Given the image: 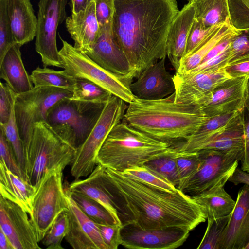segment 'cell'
<instances>
[{
    "label": "cell",
    "mask_w": 249,
    "mask_h": 249,
    "mask_svg": "<svg viewBox=\"0 0 249 249\" xmlns=\"http://www.w3.org/2000/svg\"><path fill=\"white\" fill-rule=\"evenodd\" d=\"M102 176L122 225L130 222L143 229L178 227L191 231L207 218L205 208L178 188L168 191L104 166Z\"/></svg>",
    "instance_id": "1"
},
{
    "label": "cell",
    "mask_w": 249,
    "mask_h": 249,
    "mask_svg": "<svg viewBox=\"0 0 249 249\" xmlns=\"http://www.w3.org/2000/svg\"><path fill=\"white\" fill-rule=\"evenodd\" d=\"M112 33L134 78L167 56L169 28L179 12L176 0H114Z\"/></svg>",
    "instance_id": "2"
},
{
    "label": "cell",
    "mask_w": 249,
    "mask_h": 249,
    "mask_svg": "<svg viewBox=\"0 0 249 249\" xmlns=\"http://www.w3.org/2000/svg\"><path fill=\"white\" fill-rule=\"evenodd\" d=\"M175 93L161 99L135 97L123 120L147 135L175 145L197 132L209 119L202 106L175 102Z\"/></svg>",
    "instance_id": "3"
},
{
    "label": "cell",
    "mask_w": 249,
    "mask_h": 249,
    "mask_svg": "<svg viewBox=\"0 0 249 249\" xmlns=\"http://www.w3.org/2000/svg\"><path fill=\"white\" fill-rule=\"evenodd\" d=\"M176 150L171 144L156 140L123 120L109 133L97 161L105 167L124 172Z\"/></svg>",
    "instance_id": "4"
},
{
    "label": "cell",
    "mask_w": 249,
    "mask_h": 249,
    "mask_svg": "<svg viewBox=\"0 0 249 249\" xmlns=\"http://www.w3.org/2000/svg\"><path fill=\"white\" fill-rule=\"evenodd\" d=\"M76 153L46 121L36 123L25 154L27 180L36 189L47 172L64 170L72 163Z\"/></svg>",
    "instance_id": "5"
},
{
    "label": "cell",
    "mask_w": 249,
    "mask_h": 249,
    "mask_svg": "<svg viewBox=\"0 0 249 249\" xmlns=\"http://www.w3.org/2000/svg\"><path fill=\"white\" fill-rule=\"evenodd\" d=\"M106 104L65 98L49 110L46 122L64 141L77 149L91 132Z\"/></svg>",
    "instance_id": "6"
},
{
    "label": "cell",
    "mask_w": 249,
    "mask_h": 249,
    "mask_svg": "<svg viewBox=\"0 0 249 249\" xmlns=\"http://www.w3.org/2000/svg\"><path fill=\"white\" fill-rule=\"evenodd\" d=\"M59 51L61 63L70 76L90 81L110 92L127 104L134 101L130 85L132 81L115 74L101 67L85 53L61 39Z\"/></svg>",
    "instance_id": "7"
},
{
    "label": "cell",
    "mask_w": 249,
    "mask_h": 249,
    "mask_svg": "<svg viewBox=\"0 0 249 249\" xmlns=\"http://www.w3.org/2000/svg\"><path fill=\"white\" fill-rule=\"evenodd\" d=\"M126 103L114 95L106 103L91 132L76 149L71 170L75 179L88 176L97 165L99 151L111 130L123 120Z\"/></svg>",
    "instance_id": "8"
},
{
    "label": "cell",
    "mask_w": 249,
    "mask_h": 249,
    "mask_svg": "<svg viewBox=\"0 0 249 249\" xmlns=\"http://www.w3.org/2000/svg\"><path fill=\"white\" fill-rule=\"evenodd\" d=\"M72 92L54 87H34L30 90L17 95L15 114L26 153L32 135L34 124L46 121L49 110L58 102L71 98Z\"/></svg>",
    "instance_id": "9"
},
{
    "label": "cell",
    "mask_w": 249,
    "mask_h": 249,
    "mask_svg": "<svg viewBox=\"0 0 249 249\" xmlns=\"http://www.w3.org/2000/svg\"><path fill=\"white\" fill-rule=\"evenodd\" d=\"M63 171L58 168L47 172L36 187L30 218L39 242L57 217L68 210L63 185Z\"/></svg>",
    "instance_id": "10"
},
{
    "label": "cell",
    "mask_w": 249,
    "mask_h": 249,
    "mask_svg": "<svg viewBox=\"0 0 249 249\" xmlns=\"http://www.w3.org/2000/svg\"><path fill=\"white\" fill-rule=\"evenodd\" d=\"M197 152L201 159L200 167L177 187L191 196L206 191L225 176L232 174L243 159L244 148L226 151L204 149Z\"/></svg>",
    "instance_id": "11"
},
{
    "label": "cell",
    "mask_w": 249,
    "mask_h": 249,
    "mask_svg": "<svg viewBox=\"0 0 249 249\" xmlns=\"http://www.w3.org/2000/svg\"><path fill=\"white\" fill-rule=\"evenodd\" d=\"M68 0H40L35 49L40 55L44 67L62 68L56 45L58 25L67 18Z\"/></svg>",
    "instance_id": "12"
},
{
    "label": "cell",
    "mask_w": 249,
    "mask_h": 249,
    "mask_svg": "<svg viewBox=\"0 0 249 249\" xmlns=\"http://www.w3.org/2000/svg\"><path fill=\"white\" fill-rule=\"evenodd\" d=\"M190 232L178 227L143 229L127 222L121 227V245L130 249H174L183 244Z\"/></svg>",
    "instance_id": "13"
},
{
    "label": "cell",
    "mask_w": 249,
    "mask_h": 249,
    "mask_svg": "<svg viewBox=\"0 0 249 249\" xmlns=\"http://www.w3.org/2000/svg\"><path fill=\"white\" fill-rule=\"evenodd\" d=\"M231 78L225 68L194 74L176 72L175 102L202 105L217 86Z\"/></svg>",
    "instance_id": "14"
},
{
    "label": "cell",
    "mask_w": 249,
    "mask_h": 249,
    "mask_svg": "<svg viewBox=\"0 0 249 249\" xmlns=\"http://www.w3.org/2000/svg\"><path fill=\"white\" fill-rule=\"evenodd\" d=\"M28 214L20 206L0 196V229L14 249H41Z\"/></svg>",
    "instance_id": "15"
},
{
    "label": "cell",
    "mask_w": 249,
    "mask_h": 249,
    "mask_svg": "<svg viewBox=\"0 0 249 249\" xmlns=\"http://www.w3.org/2000/svg\"><path fill=\"white\" fill-rule=\"evenodd\" d=\"M86 54L105 70L131 81L134 78L127 58L114 39L112 21L100 27L96 42Z\"/></svg>",
    "instance_id": "16"
},
{
    "label": "cell",
    "mask_w": 249,
    "mask_h": 249,
    "mask_svg": "<svg viewBox=\"0 0 249 249\" xmlns=\"http://www.w3.org/2000/svg\"><path fill=\"white\" fill-rule=\"evenodd\" d=\"M69 228L65 239L74 249H107L97 224L80 209L65 189Z\"/></svg>",
    "instance_id": "17"
},
{
    "label": "cell",
    "mask_w": 249,
    "mask_h": 249,
    "mask_svg": "<svg viewBox=\"0 0 249 249\" xmlns=\"http://www.w3.org/2000/svg\"><path fill=\"white\" fill-rule=\"evenodd\" d=\"M165 58L144 69L131 83L130 90L136 98L157 100L166 98L175 92L173 76L168 71Z\"/></svg>",
    "instance_id": "18"
},
{
    "label": "cell",
    "mask_w": 249,
    "mask_h": 249,
    "mask_svg": "<svg viewBox=\"0 0 249 249\" xmlns=\"http://www.w3.org/2000/svg\"><path fill=\"white\" fill-rule=\"evenodd\" d=\"M248 77L231 78L217 86L202 105L208 118L245 109Z\"/></svg>",
    "instance_id": "19"
},
{
    "label": "cell",
    "mask_w": 249,
    "mask_h": 249,
    "mask_svg": "<svg viewBox=\"0 0 249 249\" xmlns=\"http://www.w3.org/2000/svg\"><path fill=\"white\" fill-rule=\"evenodd\" d=\"M249 243V186L238 191L235 206L222 233L219 249H244Z\"/></svg>",
    "instance_id": "20"
},
{
    "label": "cell",
    "mask_w": 249,
    "mask_h": 249,
    "mask_svg": "<svg viewBox=\"0 0 249 249\" xmlns=\"http://www.w3.org/2000/svg\"><path fill=\"white\" fill-rule=\"evenodd\" d=\"M195 15L193 0L179 11L169 28L167 38V56L176 71L180 60L185 55L188 36Z\"/></svg>",
    "instance_id": "21"
},
{
    "label": "cell",
    "mask_w": 249,
    "mask_h": 249,
    "mask_svg": "<svg viewBox=\"0 0 249 249\" xmlns=\"http://www.w3.org/2000/svg\"><path fill=\"white\" fill-rule=\"evenodd\" d=\"M67 30L74 41V47L86 53L90 51L100 33L96 16L95 2L92 1L83 11L66 19Z\"/></svg>",
    "instance_id": "22"
},
{
    "label": "cell",
    "mask_w": 249,
    "mask_h": 249,
    "mask_svg": "<svg viewBox=\"0 0 249 249\" xmlns=\"http://www.w3.org/2000/svg\"><path fill=\"white\" fill-rule=\"evenodd\" d=\"M7 13L15 43L22 46L33 40L37 18L30 0H7Z\"/></svg>",
    "instance_id": "23"
},
{
    "label": "cell",
    "mask_w": 249,
    "mask_h": 249,
    "mask_svg": "<svg viewBox=\"0 0 249 249\" xmlns=\"http://www.w3.org/2000/svg\"><path fill=\"white\" fill-rule=\"evenodd\" d=\"M36 188L8 169L0 160V196L20 206L30 217Z\"/></svg>",
    "instance_id": "24"
},
{
    "label": "cell",
    "mask_w": 249,
    "mask_h": 249,
    "mask_svg": "<svg viewBox=\"0 0 249 249\" xmlns=\"http://www.w3.org/2000/svg\"><path fill=\"white\" fill-rule=\"evenodd\" d=\"M20 46L15 44L0 62V78L17 94L26 92L34 87L23 64Z\"/></svg>",
    "instance_id": "25"
},
{
    "label": "cell",
    "mask_w": 249,
    "mask_h": 249,
    "mask_svg": "<svg viewBox=\"0 0 249 249\" xmlns=\"http://www.w3.org/2000/svg\"><path fill=\"white\" fill-rule=\"evenodd\" d=\"M103 168V166L98 164L86 178L75 179L66 188L85 195L102 204L122 226L115 205L104 182L102 176Z\"/></svg>",
    "instance_id": "26"
},
{
    "label": "cell",
    "mask_w": 249,
    "mask_h": 249,
    "mask_svg": "<svg viewBox=\"0 0 249 249\" xmlns=\"http://www.w3.org/2000/svg\"><path fill=\"white\" fill-rule=\"evenodd\" d=\"M232 175L225 176L206 191L192 196L205 208L207 219H215L224 217L229 215L232 211L236 201L224 189L226 183Z\"/></svg>",
    "instance_id": "27"
},
{
    "label": "cell",
    "mask_w": 249,
    "mask_h": 249,
    "mask_svg": "<svg viewBox=\"0 0 249 249\" xmlns=\"http://www.w3.org/2000/svg\"><path fill=\"white\" fill-rule=\"evenodd\" d=\"M237 29L231 19L218 24L190 54L182 58L176 72L185 74L197 67L215 45Z\"/></svg>",
    "instance_id": "28"
},
{
    "label": "cell",
    "mask_w": 249,
    "mask_h": 249,
    "mask_svg": "<svg viewBox=\"0 0 249 249\" xmlns=\"http://www.w3.org/2000/svg\"><path fill=\"white\" fill-rule=\"evenodd\" d=\"M244 112L245 109L232 119L221 132L201 146L198 151L204 149L226 151L244 148Z\"/></svg>",
    "instance_id": "29"
},
{
    "label": "cell",
    "mask_w": 249,
    "mask_h": 249,
    "mask_svg": "<svg viewBox=\"0 0 249 249\" xmlns=\"http://www.w3.org/2000/svg\"><path fill=\"white\" fill-rule=\"evenodd\" d=\"M196 18L209 28L231 19L229 0H196Z\"/></svg>",
    "instance_id": "30"
},
{
    "label": "cell",
    "mask_w": 249,
    "mask_h": 249,
    "mask_svg": "<svg viewBox=\"0 0 249 249\" xmlns=\"http://www.w3.org/2000/svg\"><path fill=\"white\" fill-rule=\"evenodd\" d=\"M34 87H54L72 92L76 79L69 75L65 71H57L47 67H37L30 75Z\"/></svg>",
    "instance_id": "31"
},
{
    "label": "cell",
    "mask_w": 249,
    "mask_h": 249,
    "mask_svg": "<svg viewBox=\"0 0 249 249\" xmlns=\"http://www.w3.org/2000/svg\"><path fill=\"white\" fill-rule=\"evenodd\" d=\"M65 189L82 212L96 223L121 226L110 213L96 200L66 188Z\"/></svg>",
    "instance_id": "32"
},
{
    "label": "cell",
    "mask_w": 249,
    "mask_h": 249,
    "mask_svg": "<svg viewBox=\"0 0 249 249\" xmlns=\"http://www.w3.org/2000/svg\"><path fill=\"white\" fill-rule=\"evenodd\" d=\"M76 79L72 100L106 104L112 94L98 85L84 79Z\"/></svg>",
    "instance_id": "33"
},
{
    "label": "cell",
    "mask_w": 249,
    "mask_h": 249,
    "mask_svg": "<svg viewBox=\"0 0 249 249\" xmlns=\"http://www.w3.org/2000/svg\"><path fill=\"white\" fill-rule=\"evenodd\" d=\"M15 100L16 98L12 104L10 116L8 121L4 124H0V128L3 130L7 139L11 145L18 164L25 179L27 180L25 175L26 163L25 148L24 143L19 134L15 117Z\"/></svg>",
    "instance_id": "34"
},
{
    "label": "cell",
    "mask_w": 249,
    "mask_h": 249,
    "mask_svg": "<svg viewBox=\"0 0 249 249\" xmlns=\"http://www.w3.org/2000/svg\"><path fill=\"white\" fill-rule=\"evenodd\" d=\"M180 153V152L176 150L174 152L157 158L144 165L177 188L180 179L177 168V158Z\"/></svg>",
    "instance_id": "35"
},
{
    "label": "cell",
    "mask_w": 249,
    "mask_h": 249,
    "mask_svg": "<svg viewBox=\"0 0 249 249\" xmlns=\"http://www.w3.org/2000/svg\"><path fill=\"white\" fill-rule=\"evenodd\" d=\"M69 228L68 215L66 212L61 213L46 232L42 240L43 245L48 249H62V242Z\"/></svg>",
    "instance_id": "36"
},
{
    "label": "cell",
    "mask_w": 249,
    "mask_h": 249,
    "mask_svg": "<svg viewBox=\"0 0 249 249\" xmlns=\"http://www.w3.org/2000/svg\"><path fill=\"white\" fill-rule=\"evenodd\" d=\"M230 214L215 219H207L206 231L197 249H219V242L228 223Z\"/></svg>",
    "instance_id": "37"
},
{
    "label": "cell",
    "mask_w": 249,
    "mask_h": 249,
    "mask_svg": "<svg viewBox=\"0 0 249 249\" xmlns=\"http://www.w3.org/2000/svg\"><path fill=\"white\" fill-rule=\"evenodd\" d=\"M227 66L249 60V27L241 29L229 45Z\"/></svg>",
    "instance_id": "38"
},
{
    "label": "cell",
    "mask_w": 249,
    "mask_h": 249,
    "mask_svg": "<svg viewBox=\"0 0 249 249\" xmlns=\"http://www.w3.org/2000/svg\"><path fill=\"white\" fill-rule=\"evenodd\" d=\"M123 172L147 183L168 191H174L177 189L159 174L144 165L128 169Z\"/></svg>",
    "instance_id": "39"
},
{
    "label": "cell",
    "mask_w": 249,
    "mask_h": 249,
    "mask_svg": "<svg viewBox=\"0 0 249 249\" xmlns=\"http://www.w3.org/2000/svg\"><path fill=\"white\" fill-rule=\"evenodd\" d=\"M201 164V159L198 152H180L177 158L179 184L196 173Z\"/></svg>",
    "instance_id": "40"
},
{
    "label": "cell",
    "mask_w": 249,
    "mask_h": 249,
    "mask_svg": "<svg viewBox=\"0 0 249 249\" xmlns=\"http://www.w3.org/2000/svg\"><path fill=\"white\" fill-rule=\"evenodd\" d=\"M7 13V0H0V62L15 44Z\"/></svg>",
    "instance_id": "41"
},
{
    "label": "cell",
    "mask_w": 249,
    "mask_h": 249,
    "mask_svg": "<svg viewBox=\"0 0 249 249\" xmlns=\"http://www.w3.org/2000/svg\"><path fill=\"white\" fill-rule=\"evenodd\" d=\"M0 160L4 162L8 169L12 173L26 180L18 164L14 150L7 139L3 130L0 128Z\"/></svg>",
    "instance_id": "42"
},
{
    "label": "cell",
    "mask_w": 249,
    "mask_h": 249,
    "mask_svg": "<svg viewBox=\"0 0 249 249\" xmlns=\"http://www.w3.org/2000/svg\"><path fill=\"white\" fill-rule=\"evenodd\" d=\"M217 25L206 28L195 18L188 36L184 56L190 54Z\"/></svg>",
    "instance_id": "43"
},
{
    "label": "cell",
    "mask_w": 249,
    "mask_h": 249,
    "mask_svg": "<svg viewBox=\"0 0 249 249\" xmlns=\"http://www.w3.org/2000/svg\"><path fill=\"white\" fill-rule=\"evenodd\" d=\"M18 94L13 91L5 83H0V124L8 121L13 101Z\"/></svg>",
    "instance_id": "44"
},
{
    "label": "cell",
    "mask_w": 249,
    "mask_h": 249,
    "mask_svg": "<svg viewBox=\"0 0 249 249\" xmlns=\"http://www.w3.org/2000/svg\"><path fill=\"white\" fill-rule=\"evenodd\" d=\"M102 239L107 249H117L121 245V226L96 223Z\"/></svg>",
    "instance_id": "45"
},
{
    "label": "cell",
    "mask_w": 249,
    "mask_h": 249,
    "mask_svg": "<svg viewBox=\"0 0 249 249\" xmlns=\"http://www.w3.org/2000/svg\"><path fill=\"white\" fill-rule=\"evenodd\" d=\"M229 46L217 56L200 64L197 67L185 74H194L225 68L227 66L229 59Z\"/></svg>",
    "instance_id": "46"
},
{
    "label": "cell",
    "mask_w": 249,
    "mask_h": 249,
    "mask_svg": "<svg viewBox=\"0 0 249 249\" xmlns=\"http://www.w3.org/2000/svg\"><path fill=\"white\" fill-rule=\"evenodd\" d=\"M96 16L100 28L112 21L115 10L114 0H93Z\"/></svg>",
    "instance_id": "47"
},
{
    "label": "cell",
    "mask_w": 249,
    "mask_h": 249,
    "mask_svg": "<svg viewBox=\"0 0 249 249\" xmlns=\"http://www.w3.org/2000/svg\"><path fill=\"white\" fill-rule=\"evenodd\" d=\"M244 153L241 169L249 173V113L244 112Z\"/></svg>",
    "instance_id": "48"
},
{
    "label": "cell",
    "mask_w": 249,
    "mask_h": 249,
    "mask_svg": "<svg viewBox=\"0 0 249 249\" xmlns=\"http://www.w3.org/2000/svg\"><path fill=\"white\" fill-rule=\"evenodd\" d=\"M231 77H249V60L240 62L225 68Z\"/></svg>",
    "instance_id": "49"
},
{
    "label": "cell",
    "mask_w": 249,
    "mask_h": 249,
    "mask_svg": "<svg viewBox=\"0 0 249 249\" xmlns=\"http://www.w3.org/2000/svg\"><path fill=\"white\" fill-rule=\"evenodd\" d=\"M228 181L234 185L244 184L249 186V173L237 167Z\"/></svg>",
    "instance_id": "50"
},
{
    "label": "cell",
    "mask_w": 249,
    "mask_h": 249,
    "mask_svg": "<svg viewBox=\"0 0 249 249\" xmlns=\"http://www.w3.org/2000/svg\"><path fill=\"white\" fill-rule=\"evenodd\" d=\"M93 0H71L72 13L76 14L84 10Z\"/></svg>",
    "instance_id": "51"
},
{
    "label": "cell",
    "mask_w": 249,
    "mask_h": 249,
    "mask_svg": "<svg viewBox=\"0 0 249 249\" xmlns=\"http://www.w3.org/2000/svg\"><path fill=\"white\" fill-rule=\"evenodd\" d=\"M0 249H14L9 239L0 229Z\"/></svg>",
    "instance_id": "52"
},
{
    "label": "cell",
    "mask_w": 249,
    "mask_h": 249,
    "mask_svg": "<svg viewBox=\"0 0 249 249\" xmlns=\"http://www.w3.org/2000/svg\"><path fill=\"white\" fill-rule=\"evenodd\" d=\"M245 95V110L249 113V77L246 83Z\"/></svg>",
    "instance_id": "53"
},
{
    "label": "cell",
    "mask_w": 249,
    "mask_h": 249,
    "mask_svg": "<svg viewBox=\"0 0 249 249\" xmlns=\"http://www.w3.org/2000/svg\"><path fill=\"white\" fill-rule=\"evenodd\" d=\"M249 11V0H240Z\"/></svg>",
    "instance_id": "54"
},
{
    "label": "cell",
    "mask_w": 249,
    "mask_h": 249,
    "mask_svg": "<svg viewBox=\"0 0 249 249\" xmlns=\"http://www.w3.org/2000/svg\"><path fill=\"white\" fill-rule=\"evenodd\" d=\"M244 249H249V243L245 247Z\"/></svg>",
    "instance_id": "55"
},
{
    "label": "cell",
    "mask_w": 249,
    "mask_h": 249,
    "mask_svg": "<svg viewBox=\"0 0 249 249\" xmlns=\"http://www.w3.org/2000/svg\"><path fill=\"white\" fill-rule=\"evenodd\" d=\"M183 0L187 1L188 2H189L193 1L194 0Z\"/></svg>",
    "instance_id": "56"
},
{
    "label": "cell",
    "mask_w": 249,
    "mask_h": 249,
    "mask_svg": "<svg viewBox=\"0 0 249 249\" xmlns=\"http://www.w3.org/2000/svg\"></svg>",
    "instance_id": "57"
}]
</instances>
